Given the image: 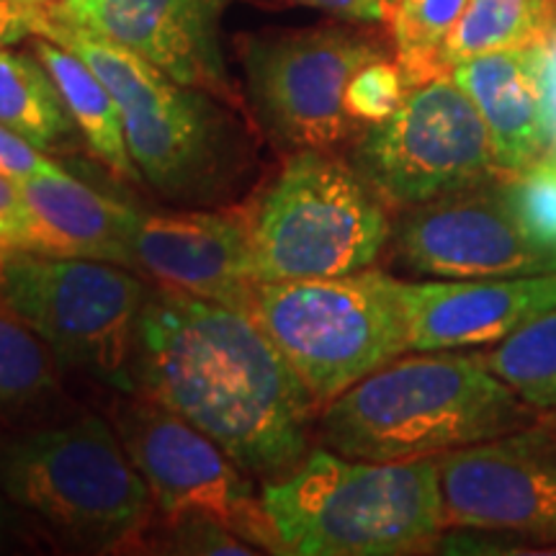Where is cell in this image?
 I'll return each mask as SVG.
<instances>
[{
    "instance_id": "cell-1",
    "label": "cell",
    "mask_w": 556,
    "mask_h": 556,
    "mask_svg": "<svg viewBox=\"0 0 556 556\" xmlns=\"http://www.w3.org/2000/svg\"><path fill=\"white\" fill-rule=\"evenodd\" d=\"M135 384L261 484L299 467L317 438L319 405L261 325L163 283L139 317Z\"/></svg>"
},
{
    "instance_id": "cell-2",
    "label": "cell",
    "mask_w": 556,
    "mask_h": 556,
    "mask_svg": "<svg viewBox=\"0 0 556 556\" xmlns=\"http://www.w3.org/2000/svg\"><path fill=\"white\" fill-rule=\"evenodd\" d=\"M34 37L75 52L119 103L127 144L142 184L173 206H238L258 170L255 139L238 109L173 80L137 52L101 34L54 21L45 5Z\"/></svg>"
},
{
    "instance_id": "cell-3",
    "label": "cell",
    "mask_w": 556,
    "mask_h": 556,
    "mask_svg": "<svg viewBox=\"0 0 556 556\" xmlns=\"http://www.w3.org/2000/svg\"><path fill=\"white\" fill-rule=\"evenodd\" d=\"M482 351H407L328 402L319 446L366 462H409L492 441L541 420Z\"/></svg>"
},
{
    "instance_id": "cell-4",
    "label": "cell",
    "mask_w": 556,
    "mask_h": 556,
    "mask_svg": "<svg viewBox=\"0 0 556 556\" xmlns=\"http://www.w3.org/2000/svg\"><path fill=\"white\" fill-rule=\"evenodd\" d=\"M261 497L291 556L417 554L446 531L435 456L366 462L319 446Z\"/></svg>"
},
{
    "instance_id": "cell-5",
    "label": "cell",
    "mask_w": 556,
    "mask_h": 556,
    "mask_svg": "<svg viewBox=\"0 0 556 556\" xmlns=\"http://www.w3.org/2000/svg\"><path fill=\"white\" fill-rule=\"evenodd\" d=\"M0 495L70 552H137L157 507L106 417L0 435Z\"/></svg>"
},
{
    "instance_id": "cell-6",
    "label": "cell",
    "mask_w": 556,
    "mask_h": 556,
    "mask_svg": "<svg viewBox=\"0 0 556 556\" xmlns=\"http://www.w3.org/2000/svg\"><path fill=\"white\" fill-rule=\"evenodd\" d=\"M258 281L371 268L392 240V206L332 150L291 152L248 206Z\"/></svg>"
},
{
    "instance_id": "cell-7",
    "label": "cell",
    "mask_w": 556,
    "mask_h": 556,
    "mask_svg": "<svg viewBox=\"0 0 556 556\" xmlns=\"http://www.w3.org/2000/svg\"><path fill=\"white\" fill-rule=\"evenodd\" d=\"M248 315L274 340L319 409L409 351L402 281L377 268L258 281Z\"/></svg>"
},
{
    "instance_id": "cell-8",
    "label": "cell",
    "mask_w": 556,
    "mask_h": 556,
    "mask_svg": "<svg viewBox=\"0 0 556 556\" xmlns=\"http://www.w3.org/2000/svg\"><path fill=\"white\" fill-rule=\"evenodd\" d=\"M150 291L119 263L29 250L0 258V307L47 345L62 374L111 392H137V330Z\"/></svg>"
},
{
    "instance_id": "cell-9",
    "label": "cell",
    "mask_w": 556,
    "mask_h": 556,
    "mask_svg": "<svg viewBox=\"0 0 556 556\" xmlns=\"http://www.w3.org/2000/svg\"><path fill=\"white\" fill-rule=\"evenodd\" d=\"M384 47L343 26L258 34L240 41L245 101L278 150H336L364 127L348 114L345 90Z\"/></svg>"
},
{
    "instance_id": "cell-10",
    "label": "cell",
    "mask_w": 556,
    "mask_h": 556,
    "mask_svg": "<svg viewBox=\"0 0 556 556\" xmlns=\"http://www.w3.org/2000/svg\"><path fill=\"white\" fill-rule=\"evenodd\" d=\"M348 163L397 212L503 176L482 116L451 75L409 88L392 116L353 139Z\"/></svg>"
},
{
    "instance_id": "cell-11",
    "label": "cell",
    "mask_w": 556,
    "mask_h": 556,
    "mask_svg": "<svg viewBox=\"0 0 556 556\" xmlns=\"http://www.w3.org/2000/svg\"><path fill=\"white\" fill-rule=\"evenodd\" d=\"M109 420L160 516L204 513L261 554H281L255 479L219 443L144 394L114 392Z\"/></svg>"
},
{
    "instance_id": "cell-12",
    "label": "cell",
    "mask_w": 556,
    "mask_h": 556,
    "mask_svg": "<svg viewBox=\"0 0 556 556\" xmlns=\"http://www.w3.org/2000/svg\"><path fill=\"white\" fill-rule=\"evenodd\" d=\"M446 528L556 546V426L541 417L435 456Z\"/></svg>"
},
{
    "instance_id": "cell-13",
    "label": "cell",
    "mask_w": 556,
    "mask_h": 556,
    "mask_svg": "<svg viewBox=\"0 0 556 556\" xmlns=\"http://www.w3.org/2000/svg\"><path fill=\"white\" fill-rule=\"evenodd\" d=\"M500 178L402 208L389 240L402 266L428 278L554 274L556 255L528 238Z\"/></svg>"
},
{
    "instance_id": "cell-14",
    "label": "cell",
    "mask_w": 556,
    "mask_h": 556,
    "mask_svg": "<svg viewBox=\"0 0 556 556\" xmlns=\"http://www.w3.org/2000/svg\"><path fill=\"white\" fill-rule=\"evenodd\" d=\"M229 0H52L54 21L101 34L137 52L173 80L242 109L229 75L222 21Z\"/></svg>"
},
{
    "instance_id": "cell-15",
    "label": "cell",
    "mask_w": 556,
    "mask_h": 556,
    "mask_svg": "<svg viewBox=\"0 0 556 556\" xmlns=\"http://www.w3.org/2000/svg\"><path fill=\"white\" fill-rule=\"evenodd\" d=\"M131 255L137 274L155 278L163 287L250 312L258 276L248 208L139 212Z\"/></svg>"
},
{
    "instance_id": "cell-16",
    "label": "cell",
    "mask_w": 556,
    "mask_h": 556,
    "mask_svg": "<svg viewBox=\"0 0 556 556\" xmlns=\"http://www.w3.org/2000/svg\"><path fill=\"white\" fill-rule=\"evenodd\" d=\"M409 351L497 345L556 307V270L513 278L402 281Z\"/></svg>"
},
{
    "instance_id": "cell-17",
    "label": "cell",
    "mask_w": 556,
    "mask_h": 556,
    "mask_svg": "<svg viewBox=\"0 0 556 556\" xmlns=\"http://www.w3.org/2000/svg\"><path fill=\"white\" fill-rule=\"evenodd\" d=\"M451 78L482 116L503 176L548 155L552 139L541 80V45L464 60L451 70Z\"/></svg>"
},
{
    "instance_id": "cell-18",
    "label": "cell",
    "mask_w": 556,
    "mask_h": 556,
    "mask_svg": "<svg viewBox=\"0 0 556 556\" xmlns=\"http://www.w3.org/2000/svg\"><path fill=\"white\" fill-rule=\"evenodd\" d=\"M29 212V253L90 258L135 268L131 235L139 212L93 191L67 170L18 180Z\"/></svg>"
},
{
    "instance_id": "cell-19",
    "label": "cell",
    "mask_w": 556,
    "mask_h": 556,
    "mask_svg": "<svg viewBox=\"0 0 556 556\" xmlns=\"http://www.w3.org/2000/svg\"><path fill=\"white\" fill-rule=\"evenodd\" d=\"M31 52L50 70L90 155L114 178L142 184L127 144L119 103L111 96L106 83L90 70L86 60L50 39L34 37Z\"/></svg>"
},
{
    "instance_id": "cell-20",
    "label": "cell",
    "mask_w": 556,
    "mask_h": 556,
    "mask_svg": "<svg viewBox=\"0 0 556 556\" xmlns=\"http://www.w3.org/2000/svg\"><path fill=\"white\" fill-rule=\"evenodd\" d=\"M0 124L47 155L73 139V116L37 54L0 50Z\"/></svg>"
},
{
    "instance_id": "cell-21",
    "label": "cell",
    "mask_w": 556,
    "mask_h": 556,
    "mask_svg": "<svg viewBox=\"0 0 556 556\" xmlns=\"http://www.w3.org/2000/svg\"><path fill=\"white\" fill-rule=\"evenodd\" d=\"M554 0H469L443 45V75L479 54L536 47L554 29Z\"/></svg>"
},
{
    "instance_id": "cell-22",
    "label": "cell",
    "mask_w": 556,
    "mask_h": 556,
    "mask_svg": "<svg viewBox=\"0 0 556 556\" xmlns=\"http://www.w3.org/2000/svg\"><path fill=\"white\" fill-rule=\"evenodd\" d=\"M62 368L47 345L0 307V417L54 413Z\"/></svg>"
},
{
    "instance_id": "cell-23",
    "label": "cell",
    "mask_w": 556,
    "mask_h": 556,
    "mask_svg": "<svg viewBox=\"0 0 556 556\" xmlns=\"http://www.w3.org/2000/svg\"><path fill=\"white\" fill-rule=\"evenodd\" d=\"M486 366L541 415H556V307L482 351Z\"/></svg>"
},
{
    "instance_id": "cell-24",
    "label": "cell",
    "mask_w": 556,
    "mask_h": 556,
    "mask_svg": "<svg viewBox=\"0 0 556 556\" xmlns=\"http://www.w3.org/2000/svg\"><path fill=\"white\" fill-rule=\"evenodd\" d=\"M469 0H397L389 16L394 58L407 86L443 78L441 52Z\"/></svg>"
},
{
    "instance_id": "cell-25",
    "label": "cell",
    "mask_w": 556,
    "mask_h": 556,
    "mask_svg": "<svg viewBox=\"0 0 556 556\" xmlns=\"http://www.w3.org/2000/svg\"><path fill=\"white\" fill-rule=\"evenodd\" d=\"M513 214L536 245L556 255V155L533 160L523 170L500 178Z\"/></svg>"
},
{
    "instance_id": "cell-26",
    "label": "cell",
    "mask_w": 556,
    "mask_h": 556,
    "mask_svg": "<svg viewBox=\"0 0 556 556\" xmlns=\"http://www.w3.org/2000/svg\"><path fill=\"white\" fill-rule=\"evenodd\" d=\"M137 548L157 554H258L253 544L204 513H180V516L155 513Z\"/></svg>"
},
{
    "instance_id": "cell-27",
    "label": "cell",
    "mask_w": 556,
    "mask_h": 556,
    "mask_svg": "<svg viewBox=\"0 0 556 556\" xmlns=\"http://www.w3.org/2000/svg\"><path fill=\"white\" fill-rule=\"evenodd\" d=\"M407 90L409 86L397 60H371L353 75L351 86L345 90V109L366 129L392 116L405 101Z\"/></svg>"
},
{
    "instance_id": "cell-28",
    "label": "cell",
    "mask_w": 556,
    "mask_h": 556,
    "mask_svg": "<svg viewBox=\"0 0 556 556\" xmlns=\"http://www.w3.org/2000/svg\"><path fill=\"white\" fill-rule=\"evenodd\" d=\"M60 163H54L52 157H47V152L34 148L31 142H26L24 137H18L16 131L0 124V176L24 180L34 176H50V173H62Z\"/></svg>"
},
{
    "instance_id": "cell-29",
    "label": "cell",
    "mask_w": 556,
    "mask_h": 556,
    "mask_svg": "<svg viewBox=\"0 0 556 556\" xmlns=\"http://www.w3.org/2000/svg\"><path fill=\"white\" fill-rule=\"evenodd\" d=\"M29 242V212L21 197L18 180L0 176V258L13 250H26Z\"/></svg>"
},
{
    "instance_id": "cell-30",
    "label": "cell",
    "mask_w": 556,
    "mask_h": 556,
    "mask_svg": "<svg viewBox=\"0 0 556 556\" xmlns=\"http://www.w3.org/2000/svg\"><path fill=\"white\" fill-rule=\"evenodd\" d=\"M283 3L307 5L330 16L358 21V24H379V21H389L397 0H283Z\"/></svg>"
},
{
    "instance_id": "cell-31",
    "label": "cell",
    "mask_w": 556,
    "mask_h": 556,
    "mask_svg": "<svg viewBox=\"0 0 556 556\" xmlns=\"http://www.w3.org/2000/svg\"><path fill=\"white\" fill-rule=\"evenodd\" d=\"M39 5L24 0H0V50L13 47L16 41L34 37V16Z\"/></svg>"
},
{
    "instance_id": "cell-32",
    "label": "cell",
    "mask_w": 556,
    "mask_h": 556,
    "mask_svg": "<svg viewBox=\"0 0 556 556\" xmlns=\"http://www.w3.org/2000/svg\"><path fill=\"white\" fill-rule=\"evenodd\" d=\"M541 80H544V103H546V122L548 139L556 155V21L548 37L541 41Z\"/></svg>"
},
{
    "instance_id": "cell-33",
    "label": "cell",
    "mask_w": 556,
    "mask_h": 556,
    "mask_svg": "<svg viewBox=\"0 0 556 556\" xmlns=\"http://www.w3.org/2000/svg\"><path fill=\"white\" fill-rule=\"evenodd\" d=\"M3 495H0V541H3V528H5V507H3Z\"/></svg>"
},
{
    "instance_id": "cell-34",
    "label": "cell",
    "mask_w": 556,
    "mask_h": 556,
    "mask_svg": "<svg viewBox=\"0 0 556 556\" xmlns=\"http://www.w3.org/2000/svg\"><path fill=\"white\" fill-rule=\"evenodd\" d=\"M24 3H31V5H47V3H52V0H24Z\"/></svg>"
}]
</instances>
